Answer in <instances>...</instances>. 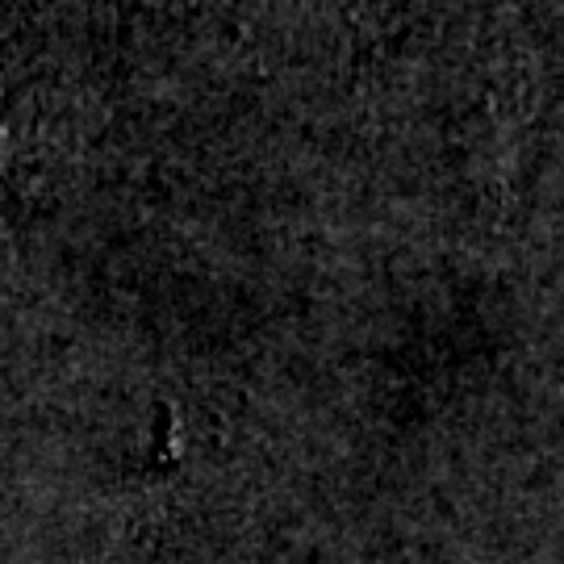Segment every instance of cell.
Returning a JSON list of instances; mask_svg holds the SVG:
<instances>
[{
	"instance_id": "obj_1",
	"label": "cell",
	"mask_w": 564,
	"mask_h": 564,
	"mask_svg": "<svg viewBox=\"0 0 564 564\" xmlns=\"http://www.w3.org/2000/svg\"><path fill=\"white\" fill-rule=\"evenodd\" d=\"M351 4H377V0H351Z\"/></svg>"
}]
</instances>
